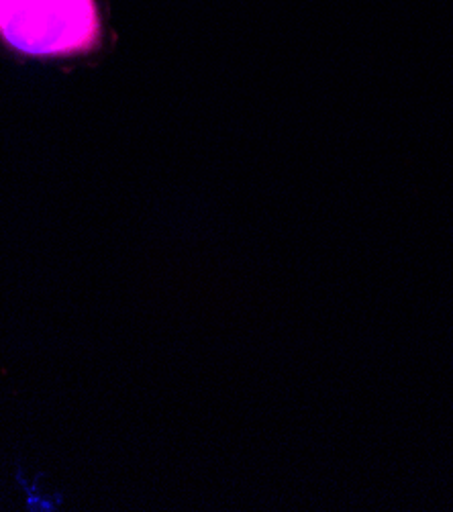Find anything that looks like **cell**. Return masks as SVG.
<instances>
[{
	"instance_id": "1",
	"label": "cell",
	"mask_w": 453,
	"mask_h": 512,
	"mask_svg": "<svg viewBox=\"0 0 453 512\" xmlns=\"http://www.w3.org/2000/svg\"><path fill=\"white\" fill-rule=\"evenodd\" d=\"M98 0H0V45L33 60H68L103 47Z\"/></svg>"
}]
</instances>
